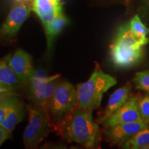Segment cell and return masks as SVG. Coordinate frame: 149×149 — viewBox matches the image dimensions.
I'll list each match as a JSON object with an SVG mask.
<instances>
[{
    "mask_svg": "<svg viewBox=\"0 0 149 149\" xmlns=\"http://www.w3.org/2000/svg\"><path fill=\"white\" fill-rule=\"evenodd\" d=\"M143 45L134 35L129 23L121 26L110 49L113 65L118 68H128L138 63L143 56Z\"/></svg>",
    "mask_w": 149,
    "mask_h": 149,
    "instance_id": "7a4b0ae2",
    "label": "cell"
},
{
    "mask_svg": "<svg viewBox=\"0 0 149 149\" xmlns=\"http://www.w3.org/2000/svg\"><path fill=\"white\" fill-rule=\"evenodd\" d=\"M29 123L24 132L23 142L26 148H36L44 141L52 129L48 113L40 106H27Z\"/></svg>",
    "mask_w": 149,
    "mask_h": 149,
    "instance_id": "277c9868",
    "label": "cell"
},
{
    "mask_svg": "<svg viewBox=\"0 0 149 149\" xmlns=\"http://www.w3.org/2000/svg\"><path fill=\"white\" fill-rule=\"evenodd\" d=\"M131 88V84L127 82L125 85L117 89L111 95L106 107L104 115L101 118V122L113 115L115 111H117L126 103L130 97Z\"/></svg>",
    "mask_w": 149,
    "mask_h": 149,
    "instance_id": "4fadbf2b",
    "label": "cell"
},
{
    "mask_svg": "<svg viewBox=\"0 0 149 149\" xmlns=\"http://www.w3.org/2000/svg\"><path fill=\"white\" fill-rule=\"evenodd\" d=\"M117 84V79L105 73L99 64L86 81L77 86V104L80 108L93 111L100 107L103 95Z\"/></svg>",
    "mask_w": 149,
    "mask_h": 149,
    "instance_id": "3957f363",
    "label": "cell"
},
{
    "mask_svg": "<svg viewBox=\"0 0 149 149\" xmlns=\"http://www.w3.org/2000/svg\"><path fill=\"white\" fill-rule=\"evenodd\" d=\"M77 92L68 81H59L52 97L48 115L52 126H57L77 106Z\"/></svg>",
    "mask_w": 149,
    "mask_h": 149,
    "instance_id": "5b68a950",
    "label": "cell"
},
{
    "mask_svg": "<svg viewBox=\"0 0 149 149\" xmlns=\"http://www.w3.org/2000/svg\"><path fill=\"white\" fill-rule=\"evenodd\" d=\"M149 8V0H143L142 5H141V10L142 13H146Z\"/></svg>",
    "mask_w": 149,
    "mask_h": 149,
    "instance_id": "603a6c76",
    "label": "cell"
},
{
    "mask_svg": "<svg viewBox=\"0 0 149 149\" xmlns=\"http://www.w3.org/2000/svg\"><path fill=\"white\" fill-rule=\"evenodd\" d=\"M55 129L63 139L86 148H93L100 141V126L93 120L92 111L76 106Z\"/></svg>",
    "mask_w": 149,
    "mask_h": 149,
    "instance_id": "6da1fadb",
    "label": "cell"
},
{
    "mask_svg": "<svg viewBox=\"0 0 149 149\" xmlns=\"http://www.w3.org/2000/svg\"><path fill=\"white\" fill-rule=\"evenodd\" d=\"M52 77L53 76L48 77L45 71L42 69L35 70L28 82L30 86V96L33 102L44 92Z\"/></svg>",
    "mask_w": 149,
    "mask_h": 149,
    "instance_id": "9a60e30c",
    "label": "cell"
},
{
    "mask_svg": "<svg viewBox=\"0 0 149 149\" xmlns=\"http://www.w3.org/2000/svg\"><path fill=\"white\" fill-rule=\"evenodd\" d=\"M11 54L0 59V94L10 92L24 85L9 64Z\"/></svg>",
    "mask_w": 149,
    "mask_h": 149,
    "instance_id": "8fae6325",
    "label": "cell"
},
{
    "mask_svg": "<svg viewBox=\"0 0 149 149\" xmlns=\"http://www.w3.org/2000/svg\"><path fill=\"white\" fill-rule=\"evenodd\" d=\"M33 3L15 1L6 19L0 28V42H8L17 34L24 22L27 19Z\"/></svg>",
    "mask_w": 149,
    "mask_h": 149,
    "instance_id": "8992f818",
    "label": "cell"
},
{
    "mask_svg": "<svg viewBox=\"0 0 149 149\" xmlns=\"http://www.w3.org/2000/svg\"><path fill=\"white\" fill-rule=\"evenodd\" d=\"M16 95L11 91L0 94V124L10 109Z\"/></svg>",
    "mask_w": 149,
    "mask_h": 149,
    "instance_id": "d6986e66",
    "label": "cell"
},
{
    "mask_svg": "<svg viewBox=\"0 0 149 149\" xmlns=\"http://www.w3.org/2000/svg\"><path fill=\"white\" fill-rule=\"evenodd\" d=\"M11 137V132L3 128L2 126L0 125V146L6 140L10 139Z\"/></svg>",
    "mask_w": 149,
    "mask_h": 149,
    "instance_id": "7402d4cb",
    "label": "cell"
},
{
    "mask_svg": "<svg viewBox=\"0 0 149 149\" xmlns=\"http://www.w3.org/2000/svg\"><path fill=\"white\" fill-rule=\"evenodd\" d=\"M123 148L146 149L149 148V126L141 130L129 140L122 145Z\"/></svg>",
    "mask_w": 149,
    "mask_h": 149,
    "instance_id": "e0dca14e",
    "label": "cell"
},
{
    "mask_svg": "<svg viewBox=\"0 0 149 149\" xmlns=\"http://www.w3.org/2000/svg\"><path fill=\"white\" fill-rule=\"evenodd\" d=\"M135 88L138 90L149 92V70L139 72L136 73L133 79Z\"/></svg>",
    "mask_w": 149,
    "mask_h": 149,
    "instance_id": "ffe728a7",
    "label": "cell"
},
{
    "mask_svg": "<svg viewBox=\"0 0 149 149\" xmlns=\"http://www.w3.org/2000/svg\"><path fill=\"white\" fill-rule=\"evenodd\" d=\"M32 10L40 18L44 26L63 12L61 0H34Z\"/></svg>",
    "mask_w": 149,
    "mask_h": 149,
    "instance_id": "30bf717a",
    "label": "cell"
},
{
    "mask_svg": "<svg viewBox=\"0 0 149 149\" xmlns=\"http://www.w3.org/2000/svg\"><path fill=\"white\" fill-rule=\"evenodd\" d=\"M58 78V75L53 76V77L48 82L47 86H46L44 92L33 101V104L40 106V107H42V109L45 110L48 113L53 93L55 91L56 86L57 85V84L59 82Z\"/></svg>",
    "mask_w": 149,
    "mask_h": 149,
    "instance_id": "2e32d148",
    "label": "cell"
},
{
    "mask_svg": "<svg viewBox=\"0 0 149 149\" xmlns=\"http://www.w3.org/2000/svg\"><path fill=\"white\" fill-rule=\"evenodd\" d=\"M68 23H69L68 19L62 12L55 18H54L51 22L46 24L45 26H44L45 29L46 40H47L48 53L51 51L55 37L62 31V30Z\"/></svg>",
    "mask_w": 149,
    "mask_h": 149,
    "instance_id": "5bb4252c",
    "label": "cell"
},
{
    "mask_svg": "<svg viewBox=\"0 0 149 149\" xmlns=\"http://www.w3.org/2000/svg\"><path fill=\"white\" fill-rule=\"evenodd\" d=\"M26 109L19 96L16 95L10 109L0 125L12 133L16 126L24 120Z\"/></svg>",
    "mask_w": 149,
    "mask_h": 149,
    "instance_id": "7c38bea8",
    "label": "cell"
},
{
    "mask_svg": "<svg viewBox=\"0 0 149 149\" xmlns=\"http://www.w3.org/2000/svg\"><path fill=\"white\" fill-rule=\"evenodd\" d=\"M130 29L133 31L136 38L145 46L148 44V38L147 35L149 34V29L141 21V19L138 15H136L129 22Z\"/></svg>",
    "mask_w": 149,
    "mask_h": 149,
    "instance_id": "ac0fdd59",
    "label": "cell"
},
{
    "mask_svg": "<svg viewBox=\"0 0 149 149\" xmlns=\"http://www.w3.org/2000/svg\"><path fill=\"white\" fill-rule=\"evenodd\" d=\"M149 124L143 120L123 123L106 128V139L112 144L122 146L141 130L148 128Z\"/></svg>",
    "mask_w": 149,
    "mask_h": 149,
    "instance_id": "52a82bcc",
    "label": "cell"
},
{
    "mask_svg": "<svg viewBox=\"0 0 149 149\" xmlns=\"http://www.w3.org/2000/svg\"><path fill=\"white\" fill-rule=\"evenodd\" d=\"M34 0H15V1H24V2H29L33 3Z\"/></svg>",
    "mask_w": 149,
    "mask_h": 149,
    "instance_id": "cb8c5ba5",
    "label": "cell"
},
{
    "mask_svg": "<svg viewBox=\"0 0 149 149\" xmlns=\"http://www.w3.org/2000/svg\"><path fill=\"white\" fill-rule=\"evenodd\" d=\"M9 64L23 84L29 82L35 70L31 55L21 48L10 55Z\"/></svg>",
    "mask_w": 149,
    "mask_h": 149,
    "instance_id": "9c48e42d",
    "label": "cell"
},
{
    "mask_svg": "<svg viewBox=\"0 0 149 149\" xmlns=\"http://www.w3.org/2000/svg\"><path fill=\"white\" fill-rule=\"evenodd\" d=\"M138 108L141 120L149 124V95L139 99Z\"/></svg>",
    "mask_w": 149,
    "mask_h": 149,
    "instance_id": "44dd1931",
    "label": "cell"
},
{
    "mask_svg": "<svg viewBox=\"0 0 149 149\" xmlns=\"http://www.w3.org/2000/svg\"><path fill=\"white\" fill-rule=\"evenodd\" d=\"M139 99L137 96L130 97L122 107H120L111 116L102 121V125L107 128L123 123L142 120L138 108Z\"/></svg>",
    "mask_w": 149,
    "mask_h": 149,
    "instance_id": "ba28073f",
    "label": "cell"
}]
</instances>
